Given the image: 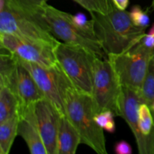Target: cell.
Listing matches in <instances>:
<instances>
[{
	"instance_id": "3",
	"label": "cell",
	"mask_w": 154,
	"mask_h": 154,
	"mask_svg": "<svg viewBox=\"0 0 154 154\" xmlns=\"http://www.w3.org/2000/svg\"><path fill=\"white\" fill-rule=\"evenodd\" d=\"M0 33L54 46L60 42L49 31L42 14L23 10L13 0H0Z\"/></svg>"
},
{
	"instance_id": "10",
	"label": "cell",
	"mask_w": 154,
	"mask_h": 154,
	"mask_svg": "<svg viewBox=\"0 0 154 154\" xmlns=\"http://www.w3.org/2000/svg\"><path fill=\"white\" fill-rule=\"evenodd\" d=\"M0 84L8 86L16 95L20 104L19 111L45 98L29 71L18 59L16 66L7 75L0 76Z\"/></svg>"
},
{
	"instance_id": "11",
	"label": "cell",
	"mask_w": 154,
	"mask_h": 154,
	"mask_svg": "<svg viewBox=\"0 0 154 154\" xmlns=\"http://www.w3.org/2000/svg\"><path fill=\"white\" fill-rule=\"evenodd\" d=\"M38 127L48 154H57V138L61 114L46 98L34 105Z\"/></svg>"
},
{
	"instance_id": "2",
	"label": "cell",
	"mask_w": 154,
	"mask_h": 154,
	"mask_svg": "<svg viewBox=\"0 0 154 154\" xmlns=\"http://www.w3.org/2000/svg\"><path fill=\"white\" fill-rule=\"evenodd\" d=\"M66 116L79 133L81 144H86L96 153L107 154L104 129L94 120L92 95L78 90L66 78L63 89Z\"/></svg>"
},
{
	"instance_id": "9",
	"label": "cell",
	"mask_w": 154,
	"mask_h": 154,
	"mask_svg": "<svg viewBox=\"0 0 154 154\" xmlns=\"http://www.w3.org/2000/svg\"><path fill=\"white\" fill-rule=\"evenodd\" d=\"M17 59L29 71L45 97L52 102L62 116H66L63 89L67 75L59 63L54 67L47 68Z\"/></svg>"
},
{
	"instance_id": "28",
	"label": "cell",
	"mask_w": 154,
	"mask_h": 154,
	"mask_svg": "<svg viewBox=\"0 0 154 154\" xmlns=\"http://www.w3.org/2000/svg\"><path fill=\"white\" fill-rule=\"evenodd\" d=\"M153 58L154 59V51H153Z\"/></svg>"
},
{
	"instance_id": "21",
	"label": "cell",
	"mask_w": 154,
	"mask_h": 154,
	"mask_svg": "<svg viewBox=\"0 0 154 154\" xmlns=\"http://www.w3.org/2000/svg\"><path fill=\"white\" fill-rule=\"evenodd\" d=\"M71 18L76 26L90 35L96 37L94 29V21L93 19H91V20H88L87 16L81 12L77 13L76 14H72Z\"/></svg>"
},
{
	"instance_id": "26",
	"label": "cell",
	"mask_w": 154,
	"mask_h": 154,
	"mask_svg": "<svg viewBox=\"0 0 154 154\" xmlns=\"http://www.w3.org/2000/svg\"><path fill=\"white\" fill-rule=\"evenodd\" d=\"M150 110H151L152 114H154V102H153V103H152V105H150Z\"/></svg>"
},
{
	"instance_id": "12",
	"label": "cell",
	"mask_w": 154,
	"mask_h": 154,
	"mask_svg": "<svg viewBox=\"0 0 154 154\" xmlns=\"http://www.w3.org/2000/svg\"><path fill=\"white\" fill-rule=\"evenodd\" d=\"M142 103L144 102L141 90L122 86L119 99L120 117L124 119L133 133L140 154H144V141L138 128V109Z\"/></svg>"
},
{
	"instance_id": "24",
	"label": "cell",
	"mask_w": 154,
	"mask_h": 154,
	"mask_svg": "<svg viewBox=\"0 0 154 154\" xmlns=\"http://www.w3.org/2000/svg\"><path fill=\"white\" fill-rule=\"evenodd\" d=\"M141 43L147 48L154 51V24L150 27L149 32L147 34L146 33L145 35L141 39Z\"/></svg>"
},
{
	"instance_id": "18",
	"label": "cell",
	"mask_w": 154,
	"mask_h": 154,
	"mask_svg": "<svg viewBox=\"0 0 154 154\" xmlns=\"http://www.w3.org/2000/svg\"><path fill=\"white\" fill-rule=\"evenodd\" d=\"M89 12L108 14L115 8L112 0H73Z\"/></svg>"
},
{
	"instance_id": "25",
	"label": "cell",
	"mask_w": 154,
	"mask_h": 154,
	"mask_svg": "<svg viewBox=\"0 0 154 154\" xmlns=\"http://www.w3.org/2000/svg\"><path fill=\"white\" fill-rule=\"evenodd\" d=\"M114 5L119 10L126 11L129 6V0H112Z\"/></svg>"
},
{
	"instance_id": "13",
	"label": "cell",
	"mask_w": 154,
	"mask_h": 154,
	"mask_svg": "<svg viewBox=\"0 0 154 154\" xmlns=\"http://www.w3.org/2000/svg\"><path fill=\"white\" fill-rule=\"evenodd\" d=\"M34 105L26 107L18 112L17 135L24 140L30 153L48 154L38 127Z\"/></svg>"
},
{
	"instance_id": "17",
	"label": "cell",
	"mask_w": 154,
	"mask_h": 154,
	"mask_svg": "<svg viewBox=\"0 0 154 154\" xmlns=\"http://www.w3.org/2000/svg\"><path fill=\"white\" fill-rule=\"evenodd\" d=\"M141 96L144 103L149 106L154 102V59L152 58L149 64L147 75L141 89Z\"/></svg>"
},
{
	"instance_id": "23",
	"label": "cell",
	"mask_w": 154,
	"mask_h": 154,
	"mask_svg": "<svg viewBox=\"0 0 154 154\" xmlns=\"http://www.w3.org/2000/svg\"><path fill=\"white\" fill-rule=\"evenodd\" d=\"M114 152L117 154H132V148L127 141L121 140L114 145Z\"/></svg>"
},
{
	"instance_id": "27",
	"label": "cell",
	"mask_w": 154,
	"mask_h": 154,
	"mask_svg": "<svg viewBox=\"0 0 154 154\" xmlns=\"http://www.w3.org/2000/svg\"><path fill=\"white\" fill-rule=\"evenodd\" d=\"M151 8H153V9H154V0H153V2H152Z\"/></svg>"
},
{
	"instance_id": "22",
	"label": "cell",
	"mask_w": 154,
	"mask_h": 154,
	"mask_svg": "<svg viewBox=\"0 0 154 154\" xmlns=\"http://www.w3.org/2000/svg\"><path fill=\"white\" fill-rule=\"evenodd\" d=\"M19 7L35 14H42L43 5L49 0H13Z\"/></svg>"
},
{
	"instance_id": "20",
	"label": "cell",
	"mask_w": 154,
	"mask_h": 154,
	"mask_svg": "<svg viewBox=\"0 0 154 154\" xmlns=\"http://www.w3.org/2000/svg\"><path fill=\"white\" fill-rule=\"evenodd\" d=\"M132 22L137 26L146 29L150 24L148 11H144L140 5H134L129 11Z\"/></svg>"
},
{
	"instance_id": "19",
	"label": "cell",
	"mask_w": 154,
	"mask_h": 154,
	"mask_svg": "<svg viewBox=\"0 0 154 154\" xmlns=\"http://www.w3.org/2000/svg\"><path fill=\"white\" fill-rule=\"evenodd\" d=\"M114 113L111 111H105L96 114L94 120L98 126L110 133H114L116 130L115 121H114Z\"/></svg>"
},
{
	"instance_id": "14",
	"label": "cell",
	"mask_w": 154,
	"mask_h": 154,
	"mask_svg": "<svg viewBox=\"0 0 154 154\" xmlns=\"http://www.w3.org/2000/svg\"><path fill=\"white\" fill-rule=\"evenodd\" d=\"M81 138L66 116H61L57 138V154H75Z\"/></svg>"
},
{
	"instance_id": "16",
	"label": "cell",
	"mask_w": 154,
	"mask_h": 154,
	"mask_svg": "<svg viewBox=\"0 0 154 154\" xmlns=\"http://www.w3.org/2000/svg\"><path fill=\"white\" fill-rule=\"evenodd\" d=\"M18 115L0 123V154L10 153L15 138L17 136Z\"/></svg>"
},
{
	"instance_id": "1",
	"label": "cell",
	"mask_w": 154,
	"mask_h": 154,
	"mask_svg": "<svg viewBox=\"0 0 154 154\" xmlns=\"http://www.w3.org/2000/svg\"><path fill=\"white\" fill-rule=\"evenodd\" d=\"M90 15L95 34L107 57L132 49L146 35V29L135 26L126 11L115 8L108 14L90 12Z\"/></svg>"
},
{
	"instance_id": "8",
	"label": "cell",
	"mask_w": 154,
	"mask_h": 154,
	"mask_svg": "<svg viewBox=\"0 0 154 154\" xmlns=\"http://www.w3.org/2000/svg\"><path fill=\"white\" fill-rule=\"evenodd\" d=\"M1 48L9 51L24 61L44 67H54L57 64L54 46L45 42L23 39L12 35L0 33Z\"/></svg>"
},
{
	"instance_id": "4",
	"label": "cell",
	"mask_w": 154,
	"mask_h": 154,
	"mask_svg": "<svg viewBox=\"0 0 154 154\" xmlns=\"http://www.w3.org/2000/svg\"><path fill=\"white\" fill-rule=\"evenodd\" d=\"M54 53L57 63L72 84L78 90L92 95L93 65L97 56L86 48L62 42L55 47Z\"/></svg>"
},
{
	"instance_id": "5",
	"label": "cell",
	"mask_w": 154,
	"mask_h": 154,
	"mask_svg": "<svg viewBox=\"0 0 154 154\" xmlns=\"http://www.w3.org/2000/svg\"><path fill=\"white\" fill-rule=\"evenodd\" d=\"M71 15L48 3L42 8V17L56 38L67 45L86 48L97 57L104 58L105 54L97 38L90 35L76 26Z\"/></svg>"
},
{
	"instance_id": "6",
	"label": "cell",
	"mask_w": 154,
	"mask_h": 154,
	"mask_svg": "<svg viewBox=\"0 0 154 154\" xmlns=\"http://www.w3.org/2000/svg\"><path fill=\"white\" fill-rule=\"evenodd\" d=\"M122 84L108 59L96 57L93 65V88L92 98L95 114L111 111L120 117L119 99Z\"/></svg>"
},
{
	"instance_id": "7",
	"label": "cell",
	"mask_w": 154,
	"mask_h": 154,
	"mask_svg": "<svg viewBox=\"0 0 154 154\" xmlns=\"http://www.w3.org/2000/svg\"><path fill=\"white\" fill-rule=\"evenodd\" d=\"M153 56V50L147 48L140 42L126 52L107 57L122 86L141 90Z\"/></svg>"
},
{
	"instance_id": "15",
	"label": "cell",
	"mask_w": 154,
	"mask_h": 154,
	"mask_svg": "<svg viewBox=\"0 0 154 154\" xmlns=\"http://www.w3.org/2000/svg\"><path fill=\"white\" fill-rule=\"evenodd\" d=\"M19 108V101L11 89L0 84V123L18 115Z\"/></svg>"
}]
</instances>
